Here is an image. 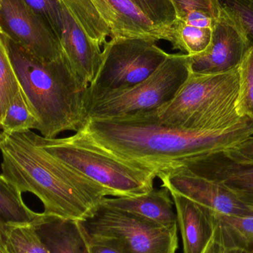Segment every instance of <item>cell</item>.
Instances as JSON below:
<instances>
[{
	"label": "cell",
	"instance_id": "cell-1",
	"mask_svg": "<svg viewBox=\"0 0 253 253\" xmlns=\"http://www.w3.org/2000/svg\"><path fill=\"white\" fill-rule=\"evenodd\" d=\"M81 131L117 157L159 175L202 156L233 148L253 134V121L245 118L227 129L194 130L164 125L151 111L88 118Z\"/></svg>",
	"mask_w": 253,
	"mask_h": 253
},
{
	"label": "cell",
	"instance_id": "cell-2",
	"mask_svg": "<svg viewBox=\"0 0 253 253\" xmlns=\"http://www.w3.org/2000/svg\"><path fill=\"white\" fill-rule=\"evenodd\" d=\"M1 175L21 193L35 195L44 213L83 221L111 193L35 144L29 130L0 132Z\"/></svg>",
	"mask_w": 253,
	"mask_h": 253
},
{
	"label": "cell",
	"instance_id": "cell-3",
	"mask_svg": "<svg viewBox=\"0 0 253 253\" xmlns=\"http://www.w3.org/2000/svg\"><path fill=\"white\" fill-rule=\"evenodd\" d=\"M4 39L19 87L37 120L36 129L47 138L81 130L87 120L89 85L74 72L65 55L44 62L4 34Z\"/></svg>",
	"mask_w": 253,
	"mask_h": 253
},
{
	"label": "cell",
	"instance_id": "cell-4",
	"mask_svg": "<svg viewBox=\"0 0 253 253\" xmlns=\"http://www.w3.org/2000/svg\"><path fill=\"white\" fill-rule=\"evenodd\" d=\"M239 67L217 74L189 71L173 98L153 111L166 126L194 130L227 129L242 123L236 112Z\"/></svg>",
	"mask_w": 253,
	"mask_h": 253
},
{
	"label": "cell",
	"instance_id": "cell-5",
	"mask_svg": "<svg viewBox=\"0 0 253 253\" xmlns=\"http://www.w3.org/2000/svg\"><path fill=\"white\" fill-rule=\"evenodd\" d=\"M36 144L105 187L114 197H132L153 189L158 175L132 165L93 143L83 131L62 138H47L29 130Z\"/></svg>",
	"mask_w": 253,
	"mask_h": 253
},
{
	"label": "cell",
	"instance_id": "cell-6",
	"mask_svg": "<svg viewBox=\"0 0 253 253\" xmlns=\"http://www.w3.org/2000/svg\"><path fill=\"white\" fill-rule=\"evenodd\" d=\"M189 71L188 55L169 53L150 77L134 85L114 90L88 88L86 117L113 118L155 111L175 96Z\"/></svg>",
	"mask_w": 253,
	"mask_h": 253
},
{
	"label": "cell",
	"instance_id": "cell-7",
	"mask_svg": "<svg viewBox=\"0 0 253 253\" xmlns=\"http://www.w3.org/2000/svg\"><path fill=\"white\" fill-rule=\"evenodd\" d=\"M80 222L90 243L105 244L122 253H175L178 248V228L102 204Z\"/></svg>",
	"mask_w": 253,
	"mask_h": 253
},
{
	"label": "cell",
	"instance_id": "cell-8",
	"mask_svg": "<svg viewBox=\"0 0 253 253\" xmlns=\"http://www.w3.org/2000/svg\"><path fill=\"white\" fill-rule=\"evenodd\" d=\"M74 20L100 47L108 38L171 42L169 30L153 23L130 0H60Z\"/></svg>",
	"mask_w": 253,
	"mask_h": 253
},
{
	"label": "cell",
	"instance_id": "cell-9",
	"mask_svg": "<svg viewBox=\"0 0 253 253\" xmlns=\"http://www.w3.org/2000/svg\"><path fill=\"white\" fill-rule=\"evenodd\" d=\"M169 53L148 39H110L103 44L101 64L89 90H114L134 85L150 77Z\"/></svg>",
	"mask_w": 253,
	"mask_h": 253
},
{
	"label": "cell",
	"instance_id": "cell-10",
	"mask_svg": "<svg viewBox=\"0 0 253 253\" xmlns=\"http://www.w3.org/2000/svg\"><path fill=\"white\" fill-rule=\"evenodd\" d=\"M222 5L208 50L196 56H188L190 72L217 74L231 71L239 66L253 44L239 16Z\"/></svg>",
	"mask_w": 253,
	"mask_h": 253
},
{
	"label": "cell",
	"instance_id": "cell-11",
	"mask_svg": "<svg viewBox=\"0 0 253 253\" xmlns=\"http://www.w3.org/2000/svg\"><path fill=\"white\" fill-rule=\"evenodd\" d=\"M0 28L4 35L44 62L56 60L62 55L51 28L24 0H0Z\"/></svg>",
	"mask_w": 253,
	"mask_h": 253
},
{
	"label": "cell",
	"instance_id": "cell-12",
	"mask_svg": "<svg viewBox=\"0 0 253 253\" xmlns=\"http://www.w3.org/2000/svg\"><path fill=\"white\" fill-rule=\"evenodd\" d=\"M158 178L162 181V187L207 207L215 213L253 215V207L244 203L226 187L183 167L160 172Z\"/></svg>",
	"mask_w": 253,
	"mask_h": 253
},
{
	"label": "cell",
	"instance_id": "cell-13",
	"mask_svg": "<svg viewBox=\"0 0 253 253\" xmlns=\"http://www.w3.org/2000/svg\"><path fill=\"white\" fill-rule=\"evenodd\" d=\"M183 168L218 183L253 208V162L236 160L224 150L190 161Z\"/></svg>",
	"mask_w": 253,
	"mask_h": 253
},
{
	"label": "cell",
	"instance_id": "cell-14",
	"mask_svg": "<svg viewBox=\"0 0 253 253\" xmlns=\"http://www.w3.org/2000/svg\"><path fill=\"white\" fill-rule=\"evenodd\" d=\"M181 232L184 253H204L216 228L215 212L182 195L169 191Z\"/></svg>",
	"mask_w": 253,
	"mask_h": 253
},
{
	"label": "cell",
	"instance_id": "cell-15",
	"mask_svg": "<svg viewBox=\"0 0 253 253\" xmlns=\"http://www.w3.org/2000/svg\"><path fill=\"white\" fill-rule=\"evenodd\" d=\"M63 28L59 37L62 53L74 72L85 84H91L101 64L102 50L77 23L63 4Z\"/></svg>",
	"mask_w": 253,
	"mask_h": 253
},
{
	"label": "cell",
	"instance_id": "cell-16",
	"mask_svg": "<svg viewBox=\"0 0 253 253\" xmlns=\"http://www.w3.org/2000/svg\"><path fill=\"white\" fill-rule=\"evenodd\" d=\"M31 225L50 253H90V242L80 221L42 212Z\"/></svg>",
	"mask_w": 253,
	"mask_h": 253
},
{
	"label": "cell",
	"instance_id": "cell-17",
	"mask_svg": "<svg viewBox=\"0 0 253 253\" xmlns=\"http://www.w3.org/2000/svg\"><path fill=\"white\" fill-rule=\"evenodd\" d=\"M101 204L168 228H178L173 201L166 187L153 188L148 193L132 197H106Z\"/></svg>",
	"mask_w": 253,
	"mask_h": 253
},
{
	"label": "cell",
	"instance_id": "cell-18",
	"mask_svg": "<svg viewBox=\"0 0 253 253\" xmlns=\"http://www.w3.org/2000/svg\"><path fill=\"white\" fill-rule=\"evenodd\" d=\"M171 2L175 15L173 25L191 28L212 30L223 8L220 0H171Z\"/></svg>",
	"mask_w": 253,
	"mask_h": 253
},
{
	"label": "cell",
	"instance_id": "cell-19",
	"mask_svg": "<svg viewBox=\"0 0 253 253\" xmlns=\"http://www.w3.org/2000/svg\"><path fill=\"white\" fill-rule=\"evenodd\" d=\"M37 215L25 205L22 193L0 175V232L5 226L31 224Z\"/></svg>",
	"mask_w": 253,
	"mask_h": 253
},
{
	"label": "cell",
	"instance_id": "cell-20",
	"mask_svg": "<svg viewBox=\"0 0 253 253\" xmlns=\"http://www.w3.org/2000/svg\"><path fill=\"white\" fill-rule=\"evenodd\" d=\"M0 253H50L31 224L5 226L0 232Z\"/></svg>",
	"mask_w": 253,
	"mask_h": 253
},
{
	"label": "cell",
	"instance_id": "cell-21",
	"mask_svg": "<svg viewBox=\"0 0 253 253\" xmlns=\"http://www.w3.org/2000/svg\"><path fill=\"white\" fill-rule=\"evenodd\" d=\"M37 125V120L30 109L22 89L19 88L0 124V132L9 135L31 130L36 129Z\"/></svg>",
	"mask_w": 253,
	"mask_h": 253
},
{
	"label": "cell",
	"instance_id": "cell-22",
	"mask_svg": "<svg viewBox=\"0 0 253 253\" xmlns=\"http://www.w3.org/2000/svg\"><path fill=\"white\" fill-rule=\"evenodd\" d=\"M19 88L17 77L6 49L4 34L0 28V124Z\"/></svg>",
	"mask_w": 253,
	"mask_h": 253
},
{
	"label": "cell",
	"instance_id": "cell-23",
	"mask_svg": "<svg viewBox=\"0 0 253 253\" xmlns=\"http://www.w3.org/2000/svg\"><path fill=\"white\" fill-rule=\"evenodd\" d=\"M239 90L236 108L241 118L253 121V44L239 66Z\"/></svg>",
	"mask_w": 253,
	"mask_h": 253
},
{
	"label": "cell",
	"instance_id": "cell-24",
	"mask_svg": "<svg viewBox=\"0 0 253 253\" xmlns=\"http://www.w3.org/2000/svg\"><path fill=\"white\" fill-rule=\"evenodd\" d=\"M215 215L236 245L248 253H253V215Z\"/></svg>",
	"mask_w": 253,
	"mask_h": 253
},
{
	"label": "cell",
	"instance_id": "cell-25",
	"mask_svg": "<svg viewBox=\"0 0 253 253\" xmlns=\"http://www.w3.org/2000/svg\"><path fill=\"white\" fill-rule=\"evenodd\" d=\"M153 23L169 30L175 20L171 0H130Z\"/></svg>",
	"mask_w": 253,
	"mask_h": 253
},
{
	"label": "cell",
	"instance_id": "cell-26",
	"mask_svg": "<svg viewBox=\"0 0 253 253\" xmlns=\"http://www.w3.org/2000/svg\"><path fill=\"white\" fill-rule=\"evenodd\" d=\"M27 5L42 18L59 41L63 28V5L60 0H24Z\"/></svg>",
	"mask_w": 253,
	"mask_h": 253
},
{
	"label": "cell",
	"instance_id": "cell-27",
	"mask_svg": "<svg viewBox=\"0 0 253 253\" xmlns=\"http://www.w3.org/2000/svg\"><path fill=\"white\" fill-rule=\"evenodd\" d=\"M204 253H250L236 245L230 233L223 227L218 219L213 237Z\"/></svg>",
	"mask_w": 253,
	"mask_h": 253
},
{
	"label": "cell",
	"instance_id": "cell-28",
	"mask_svg": "<svg viewBox=\"0 0 253 253\" xmlns=\"http://www.w3.org/2000/svg\"><path fill=\"white\" fill-rule=\"evenodd\" d=\"M224 5L236 13L245 25L253 44V7L236 0H220Z\"/></svg>",
	"mask_w": 253,
	"mask_h": 253
},
{
	"label": "cell",
	"instance_id": "cell-29",
	"mask_svg": "<svg viewBox=\"0 0 253 253\" xmlns=\"http://www.w3.org/2000/svg\"><path fill=\"white\" fill-rule=\"evenodd\" d=\"M225 152L236 160L253 162V134L236 147Z\"/></svg>",
	"mask_w": 253,
	"mask_h": 253
},
{
	"label": "cell",
	"instance_id": "cell-30",
	"mask_svg": "<svg viewBox=\"0 0 253 253\" xmlns=\"http://www.w3.org/2000/svg\"><path fill=\"white\" fill-rule=\"evenodd\" d=\"M90 253H122L109 245L101 243H90Z\"/></svg>",
	"mask_w": 253,
	"mask_h": 253
}]
</instances>
